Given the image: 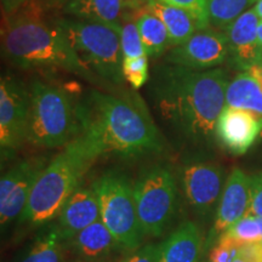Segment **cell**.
Returning a JSON list of instances; mask_svg holds the SVG:
<instances>
[{"label":"cell","mask_w":262,"mask_h":262,"mask_svg":"<svg viewBox=\"0 0 262 262\" xmlns=\"http://www.w3.org/2000/svg\"><path fill=\"white\" fill-rule=\"evenodd\" d=\"M250 206V178L235 168L226 181L214 222L210 241L219 238L232 225L248 215Z\"/></svg>","instance_id":"15"},{"label":"cell","mask_w":262,"mask_h":262,"mask_svg":"<svg viewBox=\"0 0 262 262\" xmlns=\"http://www.w3.org/2000/svg\"><path fill=\"white\" fill-rule=\"evenodd\" d=\"M94 164L73 140L49 163L35 182L19 219L32 226H44L57 217L80 180Z\"/></svg>","instance_id":"4"},{"label":"cell","mask_w":262,"mask_h":262,"mask_svg":"<svg viewBox=\"0 0 262 262\" xmlns=\"http://www.w3.org/2000/svg\"><path fill=\"white\" fill-rule=\"evenodd\" d=\"M98 220L101 210L96 193L93 187H78L61 209L56 225L67 242Z\"/></svg>","instance_id":"16"},{"label":"cell","mask_w":262,"mask_h":262,"mask_svg":"<svg viewBox=\"0 0 262 262\" xmlns=\"http://www.w3.org/2000/svg\"><path fill=\"white\" fill-rule=\"evenodd\" d=\"M260 22L255 10L249 9L224 31L228 41V61L241 72L262 62V50L257 38Z\"/></svg>","instance_id":"13"},{"label":"cell","mask_w":262,"mask_h":262,"mask_svg":"<svg viewBox=\"0 0 262 262\" xmlns=\"http://www.w3.org/2000/svg\"><path fill=\"white\" fill-rule=\"evenodd\" d=\"M136 10H130L124 16L122 25H120V47H122L124 57H142L147 56L146 49L143 47L142 39H141L139 28H137Z\"/></svg>","instance_id":"25"},{"label":"cell","mask_w":262,"mask_h":262,"mask_svg":"<svg viewBox=\"0 0 262 262\" xmlns=\"http://www.w3.org/2000/svg\"><path fill=\"white\" fill-rule=\"evenodd\" d=\"M134 198L143 233L160 237L176 211L178 186L171 171L160 165L146 170L134 185Z\"/></svg>","instance_id":"8"},{"label":"cell","mask_w":262,"mask_h":262,"mask_svg":"<svg viewBox=\"0 0 262 262\" xmlns=\"http://www.w3.org/2000/svg\"><path fill=\"white\" fill-rule=\"evenodd\" d=\"M31 110L29 85L15 75L0 80V149L2 160H9L27 142Z\"/></svg>","instance_id":"9"},{"label":"cell","mask_w":262,"mask_h":262,"mask_svg":"<svg viewBox=\"0 0 262 262\" xmlns=\"http://www.w3.org/2000/svg\"><path fill=\"white\" fill-rule=\"evenodd\" d=\"M33 0H0L2 3V11L4 18L17 14L19 10L31 4Z\"/></svg>","instance_id":"32"},{"label":"cell","mask_w":262,"mask_h":262,"mask_svg":"<svg viewBox=\"0 0 262 262\" xmlns=\"http://www.w3.org/2000/svg\"><path fill=\"white\" fill-rule=\"evenodd\" d=\"M158 2L186 10L195 18L199 29L210 27L206 0H158Z\"/></svg>","instance_id":"28"},{"label":"cell","mask_w":262,"mask_h":262,"mask_svg":"<svg viewBox=\"0 0 262 262\" xmlns=\"http://www.w3.org/2000/svg\"><path fill=\"white\" fill-rule=\"evenodd\" d=\"M127 2L130 3V5L133 6L134 9L139 10L141 8H143V6L146 5V3L148 2V0H127Z\"/></svg>","instance_id":"33"},{"label":"cell","mask_w":262,"mask_h":262,"mask_svg":"<svg viewBox=\"0 0 262 262\" xmlns=\"http://www.w3.org/2000/svg\"><path fill=\"white\" fill-rule=\"evenodd\" d=\"M27 142L40 148L66 147L79 133L77 104L64 88L33 79Z\"/></svg>","instance_id":"5"},{"label":"cell","mask_w":262,"mask_h":262,"mask_svg":"<svg viewBox=\"0 0 262 262\" xmlns=\"http://www.w3.org/2000/svg\"><path fill=\"white\" fill-rule=\"evenodd\" d=\"M257 38H258V45H260V49L262 50V21L260 22V25H258Z\"/></svg>","instance_id":"34"},{"label":"cell","mask_w":262,"mask_h":262,"mask_svg":"<svg viewBox=\"0 0 262 262\" xmlns=\"http://www.w3.org/2000/svg\"><path fill=\"white\" fill-rule=\"evenodd\" d=\"M130 10L136 9L127 0H68L62 12L71 18L120 28L124 16Z\"/></svg>","instance_id":"18"},{"label":"cell","mask_w":262,"mask_h":262,"mask_svg":"<svg viewBox=\"0 0 262 262\" xmlns=\"http://www.w3.org/2000/svg\"><path fill=\"white\" fill-rule=\"evenodd\" d=\"M256 0H206L210 27L224 32Z\"/></svg>","instance_id":"24"},{"label":"cell","mask_w":262,"mask_h":262,"mask_svg":"<svg viewBox=\"0 0 262 262\" xmlns=\"http://www.w3.org/2000/svg\"><path fill=\"white\" fill-rule=\"evenodd\" d=\"M256 2H257V0H256Z\"/></svg>","instance_id":"36"},{"label":"cell","mask_w":262,"mask_h":262,"mask_svg":"<svg viewBox=\"0 0 262 262\" xmlns=\"http://www.w3.org/2000/svg\"><path fill=\"white\" fill-rule=\"evenodd\" d=\"M224 171L210 163H188L182 169V187L186 201L196 214L205 216L222 193Z\"/></svg>","instance_id":"12"},{"label":"cell","mask_w":262,"mask_h":262,"mask_svg":"<svg viewBox=\"0 0 262 262\" xmlns=\"http://www.w3.org/2000/svg\"><path fill=\"white\" fill-rule=\"evenodd\" d=\"M146 8L162 19L171 38L172 47L182 44L199 29L195 18L186 10L164 4L158 0H148Z\"/></svg>","instance_id":"21"},{"label":"cell","mask_w":262,"mask_h":262,"mask_svg":"<svg viewBox=\"0 0 262 262\" xmlns=\"http://www.w3.org/2000/svg\"><path fill=\"white\" fill-rule=\"evenodd\" d=\"M262 133V120L243 110L227 107L215 127L219 143L234 156H242L254 145Z\"/></svg>","instance_id":"14"},{"label":"cell","mask_w":262,"mask_h":262,"mask_svg":"<svg viewBox=\"0 0 262 262\" xmlns=\"http://www.w3.org/2000/svg\"><path fill=\"white\" fill-rule=\"evenodd\" d=\"M229 49L225 32L208 27L198 29L182 44L172 47L164 60L189 71L215 70L228 61Z\"/></svg>","instance_id":"10"},{"label":"cell","mask_w":262,"mask_h":262,"mask_svg":"<svg viewBox=\"0 0 262 262\" xmlns=\"http://www.w3.org/2000/svg\"><path fill=\"white\" fill-rule=\"evenodd\" d=\"M100 204L101 219L126 250H136L142 243V226L137 215L134 188L122 173L108 172L93 183Z\"/></svg>","instance_id":"7"},{"label":"cell","mask_w":262,"mask_h":262,"mask_svg":"<svg viewBox=\"0 0 262 262\" xmlns=\"http://www.w3.org/2000/svg\"><path fill=\"white\" fill-rule=\"evenodd\" d=\"M72 48L81 64L104 83L123 85V51L120 28L75 18H60Z\"/></svg>","instance_id":"6"},{"label":"cell","mask_w":262,"mask_h":262,"mask_svg":"<svg viewBox=\"0 0 262 262\" xmlns=\"http://www.w3.org/2000/svg\"><path fill=\"white\" fill-rule=\"evenodd\" d=\"M233 262H245V261H244V260H242V258H239V257H237V258H235V260H234Z\"/></svg>","instance_id":"35"},{"label":"cell","mask_w":262,"mask_h":262,"mask_svg":"<svg viewBox=\"0 0 262 262\" xmlns=\"http://www.w3.org/2000/svg\"><path fill=\"white\" fill-rule=\"evenodd\" d=\"M239 245L227 233H222L217 238V243L209 255V262H233L238 257Z\"/></svg>","instance_id":"29"},{"label":"cell","mask_w":262,"mask_h":262,"mask_svg":"<svg viewBox=\"0 0 262 262\" xmlns=\"http://www.w3.org/2000/svg\"><path fill=\"white\" fill-rule=\"evenodd\" d=\"M67 242L74 254L84 260L103 258L112 254L116 249L122 248L107 226L103 224L102 219L94 222Z\"/></svg>","instance_id":"20"},{"label":"cell","mask_w":262,"mask_h":262,"mask_svg":"<svg viewBox=\"0 0 262 262\" xmlns=\"http://www.w3.org/2000/svg\"><path fill=\"white\" fill-rule=\"evenodd\" d=\"M77 117L74 140L94 162L106 155L135 158L163 150L158 127L137 94L91 90L77 103Z\"/></svg>","instance_id":"1"},{"label":"cell","mask_w":262,"mask_h":262,"mask_svg":"<svg viewBox=\"0 0 262 262\" xmlns=\"http://www.w3.org/2000/svg\"><path fill=\"white\" fill-rule=\"evenodd\" d=\"M225 233L233 238L241 247L244 244L261 243L262 242L261 227L257 217L255 216H244L228 229H226Z\"/></svg>","instance_id":"26"},{"label":"cell","mask_w":262,"mask_h":262,"mask_svg":"<svg viewBox=\"0 0 262 262\" xmlns=\"http://www.w3.org/2000/svg\"><path fill=\"white\" fill-rule=\"evenodd\" d=\"M226 106L247 111L262 120V62L228 81Z\"/></svg>","instance_id":"17"},{"label":"cell","mask_w":262,"mask_h":262,"mask_svg":"<svg viewBox=\"0 0 262 262\" xmlns=\"http://www.w3.org/2000/svg\"><path fill=\"white\" fill-rule=\"evenodd\" d=\"M228 81L222 68L195 72L165 62L155 68L148 89L168 125L189 145H201L215 136Z\"/></svg>","instance_id":"2"},{"label":"cell","mask_w":262,"mask_h":262,"mask_svg":"<svg viewBox=\"0 0 262 262\" xmlns=\"http://www.w3.org/2000/svg\"><path fill=\"white\" fill-rule=\"evenodd\" d=\"M135 18L147 56H162L163 54L170 50V48H172L171 38L165 25L146 6L136 10Z\"/></svg>","instance_id":"22"},{"label":"cell","mask_w":262,"mask_h":262,"mask_svg":"<svg viewBox=\"0 0 262 262\" xmlns=\"http://www.w3.org/2000/svg\"><path fill=\"white\" fill-rule=\"evenodd\" d=\"M247 216L262 217V171L250 176V206Z\"/></svg>","instance_id":"30"},{"label":"cell","mask_w":262,"mask_h":262,"mask_svg":"<svg viewBox=\"0 0 262 262\" xmlns=\"http://www.w3.org/2000/svg\"><path fill=\"white\" fill-rule=\"evenodd\" d=\"M63 242L58 226L49 222L42 226L19 262H62Z\"/></svg>","instance_id":"23"},{"label":"cell","mask_w":262,"mask_h":262,"mask_svg":"<svg viewBox=\"0 0 262 262\" xmlns=\"http://www.w3.org/2000/svg\"><path fill=\"white\" fill-rule=\"evenodd\" d=\"M2 52L10 63L24 70H58L97 81L81 64L58 22L45 19L33 4L4 18Z\"/></svg>","instance_id":"3"},{"label":"cell","mask_w":262,"mask_h":262,"mask_svg":"<svg viewBox=\"0 0 262 262\" xmlns=\"http://www.w3.org/2000/svg\"><path fill=\"white\" fill-rule=\"evenodd\" d=\"M122 262H159V245H146L136 249Z\"/></svg>","instance_id":"31"},{"label":"cell","mask_w":262,"mask_h":262,"mask_svg":"<svg viewBox=\"0 0 262 262\" xmlns=\"http://www.w3.org/2000/svg\"><path fill=\"white\" fill-rule=\"evenodd\" d=\"M202 250L201 229L194 222H183L159 245V262H199Z\"/></svg>","instance_id":"19"},{"label":"cell","mask_w":262,"mask_h":262,"mask_svg":"<svg viewBox=\"0 0 262 262\" xmlns=\"http://www.w3.org/2000/svg\"><path fill=\"white\" fill-rule=\"evenodd\" d=\"M123 75L124 79L133 86V89H141L149 79L148 56L135 58L124 57Z\"/></svg>","instance_id":"27"},{"label":"cell","mask_w":262,"mask_h":262,"mask_svg":"<svg viewBox=\"0 0 262 262\" xmlns=\"http://www.w3.org/2000/svg\"><path fill=\"white\" fill-rule=\"evenodd\" d=\"M47 168L45 158H28L16 163L0 180V224L4 229L21 217L35 182Z\"/></svg>","instance_id":"11"}]
</instances>
